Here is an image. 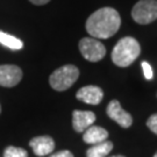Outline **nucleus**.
<instances>
[{
	"instance_id": "nucleus-5",
	"label": "nucleus",
	"mask_w": 157,
	"mask_h": 157,
	"mask_svg": "<svg viewBox=\"0 0 157 157\" xmlns=\"http://www.w3.org/2000/svg\"><path fill=\"white\" fill-rule=\"evenodd\" d=\"M79 50L85 59L90 62H99L106 55V48L94 37H84L79 42Z\"/></svg>"
},
{
	"instance_id": "nucleus-10",
	"label": "nucleus",
	"mask_w": 157,
	"mask_h": 157,
	"mask_svg": "<svg viewBox=\"0 0 157 157\" xmlns=\"http://www.w3.org/2000/svg\"><path fill=\"white\" fill-rule=\"evenodd\" d=\"M95 121V114L90 111H73L72 126L78 133H83L86 129L93 126Z\"/></svg>"
},
{
	"instance_id": "nucleus-1",
	"label": "nucleus",
	"mask_w": 157,
	"mask_h": 157,
	"mask_svg": "<svg viewBox=\"0 0 157 157\" xmlns=\"http://www.w3.org/2000/svg\"><path fill=\"white\" fill-rule=\"evenodd\" d=\"M121 17L114 8L104 7L95 11L86 21V30L94 39H108L117 34Z\"/></svg>"
},
{
	"instance_id": "nucleus-2",
	"label": "nucleus",
	"mask_w": 157,
	"mask_h": 157,
	"mask_svg": "<svg viewBox=\"0 0 157 157\" xmlns=\"http://www.w3.org/2000/svg\"><path fill=\"white\" fill-rule=\"evenodd\" d=\"M140 43L134 37H124L114 47L112 51V61L118 67H129L140 56Z\"/></svg>"
},
{
	"instance_id": "nucleus-15",
	"label": "nucleus",
	"mask_w": 157,
	"mask_h": 157,
	"mask_svg": "<svg viewBox=\"0 0 157 157\" xmlns=\"http://www.w3.org/2000/svg\"><path fill=\"white\" fill-rule=\"evenodd\" d=\"M147 126H148V128L150 129L152 133L157 134V113L156 114H152L151 117L148 119Z\"/></svg>"
},
{
	"instance_id": "nucleus-19",
	"label": "nucleus",
	"mask_w": 157,
	"mask_h": 157,
	"mask_svg": "<svg viewBox=\"0 0 157 157\" xmlns=\"http://www.w3.org/2000/svg\"><path fill=\"white\" fill-rule=\"evenodd\" d=\"M112 157H124V156H121V155H117V156H112Z\"/></svg>"
},
{
	"instance_id": "nucleus-12",
	"label": "nucleus",
	"mask_w": 157,
	"mask_h": 157,
	"mask_svg": "<svg viewBox=\"0 0 157 157\" xmlns=\"http://www.w3.org/2000/svg\"><path fill=\"white\" fill-rule=\"evenodd\" d=\"M113 149V143L111 141H104L97 144H92L86 151V157H106Z\"/></svg>"
},
{
	"instance_id": "nucleus-8",
	"label": "nucleus",
	"mask_w": 157,
	"mask_h": 157,
	"mask_svg": "<svg viewBox=\"0 0 157 157\" xmlns=\"http://www.w3.org/2000/svg\"><path fill=\"white\" fill-rule=\"evenodd\" d=\"M76 97L78 100L83 101L85 104L99 105L104 98V92L98 86L89 85V86H84L80 90H78Z\"/></svg>"
},
{
	"instance_id": "nucleus-13",
	"label": "nucleus",
	"mask_w": 157,
	"mask_h": 157,
	"mask_svg": "<svg viewBox=\"0 0 157 157\" xmlns=\"http://www.w3.org/2000/svg\"><path fill=\"white\" fill-rule=\"evenodd\" d=\"M0 43L10 48L12 50H20L23 47V43L21 40L17 37H14L10 34H6L4 32H0Z\"/></svg>"
},
{
	"instance_id": "nucleus-6",
	"label": "nucleus",
	"mask_w": 157,
	"mask_h": 157,
	"mask_svg": "<svg viewBox=\"0 0 157 157\" xmlns=\"http://www.w3.org/2000/svg\"><path fill=\"white\" fill-rule=\"evenodd\" d=\"M22 79V70L17 65H0V86L13 87Z\"/></svg>"
},
{
	"instance_id": "nucleus-9",
	"label": "nucleus",
	"mask_w": 157,
	"mask_h": 157,
	"mask_svg": "<svg viewBox=\"0 0 157 157\" xmlns=\"http://www.w3.org/2000/svg\"><path fill=\"white\" fill-rule=\"evenodd\" d=\"M29 146L33 149L36 156H45L54 151L55 149V141L50 136H36L30 140Z\"/></svg>"
},
{
	"instance_id": "nucleus-20",
	"label": "nucleus",
	"mask_w": 157,
	"mask_h": 157,
	"mask_svg": "<svg viewBox=\"0 0 157 157\" xmlns=\"http://www.w3.org/2000/svg\"><path fill=\"white\" fill-rule=\"evenodd\" d=\"M154 157H157V152L155 154V155H154Z\"/></svg>"
},
{
	"instance_id": "nucleus-18",
	"label": "nucleus",
	"mask_w": 157,
	"mask_h": 157,
	"mask_svg": "<svg viewBox=\"0 0 157 157\" xmlns=\"http://www.w3.org/2000/svg\"><path fill=\"white\" fill-rule=\"evenodd\" d=\"M32 4L34 5H37V6H41V5H45V4H48L50 0H29Z\"/></svg>"
},
{
	"instance_id": "nucleus-11",
	"label": "nucleus",
	"mask_w": 157,
	"mask_h": 157,
	"mask_svg": "<svg viewBox=\"0 0 157 157\" xmlns=\"http://www.w3.org/2000/svg\"><path fill=\"white\" fill-rule=\"evenodd\" d=\"M107 137H108V133L106 129L102 127H98V126L89 127L83 135L84 142L89 143V144H97V143L104 142L107 140Z\"/></svg>"
},
{
	"instance_id": "nucleus-16",
	"label": "nucleus",
	"mask_w": 157,
	"mask_h": 157,
	"mask_svg": "<svg viewBox=\"0 0 157 157\" xmlns=\"http://www.w3.org/2000/svg\"><path fill=\"white\" fill-rule=\"evenodd\" d=\"M142 70H143V73H144V77H146V79H152V69L151 67H150V64L148 62H142Z\"/></svg>"
},
{
	"instance_id": "nucleus-14",
	"label": "nucleus",
	"mask_w": 157,
	"mask_h": 157,
	"mask_svg": "<svg viewBox=\"0 0 157 157\" xmlns=\"http://www.w3.org/2000/svg\"><path fill=\"white\" fill-rule=\"evenodd\" d=\"M4 157H28V152L22 148L10 146L5 149Z\"/></svg>"
},
{
	"instance_id": "nucleus-21",
	"label": "nucleus",
	"mask_w": 157,
	"mask_h": 157,
	"mask_svg": "<svg viewBox=\"0 0 157 157\" xmlns=\"http://www.w3.org/2000/svg\"><path fill=\"white\" fill-rule=\"evenodd\" d=\"M0 113H1V107H0Z\"/></svg>"
},
{
	"instance_id": "nucleus-4",
	"label": "nucleus",
	"mask_w": 157,
	"mask_h": 157,
	"mask_svg": "<svg viewBox=\"0 0 157 157\" xmlns=\"http://www.w3.org/2000/svg\"><path fill=\"white\" fill-rule=\"evenodd\" d=\"M135 22L140 25L151 23L157 19V0H140L132 11Z\"/></svg>"
},
{
	"instance_id": "nucleus-17",
	"label": "nucleus",
	"mask_w": 157,
	"mask_h": 157,
	"mask_svg": "<svg viewBox=\"0 0 157 157\" xmlns=\"http://www.w3.org/2000/svg\"><path fill=\"white\" fill-rule=\"evenodd\" d=\"M49 157H73V155L72 152L69 151V150H61V151L55 152V154L50 155Z\"/></svg>"
},
{
	"instance_id": "nucleus-3",
	"label": "nucleus",
	"mask_w": 157,
	"mask_h": 157,
	"mask_svg": "<svg viewBox=\"0 0 157 157\" xmlns=\"http://www.w3.org/2000/svg\"><path fill=\"white\" fill-rule=\"evenodd\" d=\"M79 77V70L75 65H64L58 67L50 75L49 83L56 91H65L70 89Z\"/></svg>"
},
{
	"instance_id": "nucleus-7",
	"label": "nucleus",
	"mask_w": 157,
	"mask_h": 157,
	"mask_svg": "<svg viewBox=\"0 0 157 157\" xmlns=\"http://www.w3.org/2000/svg\"><path fill=\"white\" fill-rule=\"evenodd\" d=\"M107 115L122 128H129L133 124L132 115L124 111L118 100H112L107 106Z\"/></svg>"
}]
</instances>
